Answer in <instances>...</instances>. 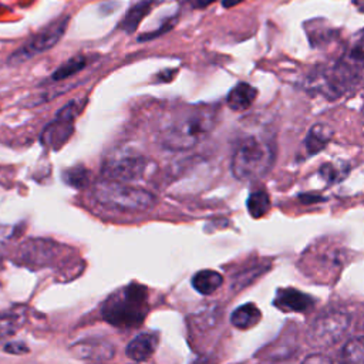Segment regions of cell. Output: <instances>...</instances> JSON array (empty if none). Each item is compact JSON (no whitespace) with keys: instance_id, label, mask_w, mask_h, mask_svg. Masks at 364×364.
Wrapping results in <instances>:
<instances>
[{"instance_id":"cell-1","label":"cell","mask_w":364,"mask_h":364,"mask_svg":"<svg viewBox=\"0 0 364 364\" xmlns=\"http://www.w3.org/2000/svg\"><path fill=\"white\" fill-rule=\"evenodd\" d=\"M213 107L196 105L178 112L162 132V145L172 151H186L198 145L215 127Z\"/></svg>"},{"instance_id":"cell-2","label":"cell","mask_w":364,"mask_h":364,"mask_svg":"<svg viewBox=\"0 0 364 364\" xmlns=\"http://www.w3.org/2000/svg\"><path fill=\"white\" fill-rule=\"evenodd\" d=\"M149 310L148 290L138 283H129L107 297L101 314L107 323L118 328H132L144 323Z\"/></svg>"},{"instance_id":"cell-3","label":"cell","mask_w":364,"mask_h":364,"mask_svg":"<svg viewBox=\"0 0 364 364\" xmlns=\"http://www.w3.org/2000/svg\"><path fill=\"white\" fill-rule=\"evenodd\" d=\"M274 162V145L269 136L249 135L240 141L232 156V173L240 181L264 176Z\"/></svg>"},{"instance_id":"cell-4","label":"cell","mask_w":364,"mask_h":364,"mask_svg":"<svg viewBox=\"0 0 364 364\" xmlns=\"http://www.w3.org/2000/svg\"><path fill=\"white\" fill-rule=\"evenodd\" d=\"M94 198L100 205L122 212H142L155 205L151 192L111 179H104L94 186Z\"/></svg>"},{"instance_id":"cell-5","label":"cell","mask_w":364,"mask_h":364,"mask_svg":"<svg viewBox=\"0 0 364 364\" xmlns=\"http://www.w3.org/2000/svg\"><path fill=\"white\" fill-rule=\"evenodd\" d=\"M70 17L68 16H60L50 24H47L44 28H41L37 34H34L27 43H24L18 50H16L9 57L10 65H18L30 58H33L37 54H41L51 47H54L60 38L64 36L67 26H68Z\"/></svg>"},{"instance_id":"cell-6","label":"cell","mask_w":364,"mask_h":364,"mask_svg":"<svg viewBox=\"0 0 364 364\" xmlns=\"http://www.w3.org/2000/svg\"><path fill=\"white\" fill-rule=\"evenodd\" d=\"M146 158L134 149H119L111 154L102 164L104 179L129 182L142 176Z\"/></svg>"},{"instance_id":"cell-7","label":"cell","mask_w":364,"mask_h":364,"mask_svg":"<svg viewBox=\"0 0 364 364\" xmlns=\"http://www.w3.org/2000/svg\"><path fill=\"white\" fill-rule=\"evenodd\" d=\"M81 111V105L77 101H70L63 107L55 118L44 128L40 135V141L44 146L51 149H58L63 146L74 132V119Z\"/></svg>"},{"instance_id":"cell-8","label":"cell","mask_w":364,"mask_h":364,"mask_svg":"<svg viewBox=\"0 0 364 364\" xmlns=\"http://www.w3.org/2000/svg\"><path fill=\"white\" fill-rule=\"evenodd\" d=\"M348 327V318L341 313H330L320 317L311 327L309 340L313 346H330L337 343Z\"/></svg>"},{"instance_id":"cell-9","label":"cell","mask_w":364,"mask_h":364,"mask_svg":"<svg viewBox=\"0 0 364 364\" xmlns=\"http://www.w3.org/2000/svg\"><path fill=\"white\" fill-rule=\"evenodd\" d=\"M337 68V80L341 78V81H347L364 70V31L353 38Z\"/></svg>"},{"instance_id":"cell-10","label":"cell","mask_w":364,"mask_h":364,"mask_svg":"<svg viewBox=\"0 0 364 364\" xmlns=\"http://www.w3.org/2000/svg\"><path fill=\"white\" fill-rule=\"evenodd\" d=\"M274 304L284 311H297V313H303L307 311L309 309L313 307L314 304V299H311L309 294L287 287V289H280L277 291V297L274 300Z\"/></svg>"},{"instance_id":"cell-11","label":"cell","mask_w":364,"mask_h":364,"mask_svg":"<svg viewBox=\"0 0 364 364\" xmlns=\"http://www.w3.org/2000/svg\"><path fill=\"white\" fill-rule=\"evenodd\" d=\"M156 346L158 340L154 334L141 333L128 343L125 353L134 361H145L155 353Z\"/></svg>"},{"instance_id":"cell-12","label":"cell","mask_w":364,"mask_h":364,"mask_svg":"<svg viewBox=\"0 0 364 364\" xmlns=\"http://www.w3.org/2000/svg\"><path fill=\"white\" fill-rule=\"evenodd\" d=\"M75 355L87 360H109L114 355V347L101 340H82L73 347Z\"/></svg>"},{"instance_id":"cell-13","label":"cell","mask_w":364,"mask_h":364,"mask_svg":"<svg viewBox=\"0 0 364 364\" xmlns=\"http://www.w3.org/2000/svg\"><path fill=\"white\" fill-rule=\"evenodd\" d=\"M256 97H257V90L255 87H252L247 82H239L228 94L226 102H228V107L233 111H245L253 104Z\"/></svg>"},{"instance_id":"cell-14","label":"cell","mask_w":364,"mask_h":364,"mask_svg":"<svg viewBox=\"0 0 364 364\" xmlns=\"http://www.w3.org/2000/svg\"><path fill=\"white\" fill-rule=\"evenodd\" d=\"M333 129L326 124H316L313 125L304 139V146L309 155H314L320 152L331 139Z\"/></svg>"},{"instance_id":"cell-15","label":"cell","mask_w":364,"mask_h":364,"mask_svg":"<svg viewBox=\"0 0 364 364\" xmlns=\"http://www.w3.org/2000/svg\"><path fill=\"white\" fill-rule=\"evenodd\" d=\"M222 283H223L222 274L218 273L216 270H210V269L199 270L192 277V287L198 293L205 294V296L216 291Z\"/></svg>"},{"instance_id":"cell-16","label":"cell","mask_w":364,"mask_h":364,"mask_svg":"<svg viewBox=\"0 0 364 364\" xmlns=\"http://www.w3.org/2000/svg\"><path fill=\"white\" fill-rule=\"evenodd\" d=\"M262 318V313L253 303H246L239 306L230 314V323L239 330H247L256 326Z\"/></svg>"},{"instance_id":"cell-17","label":"cell","mask_w":364,"mask_h":364,"mask_svg":"<svg viewBox=\"0 0 364 364\" xmlns=\"http://www.w3.org/2000/svg\"><path fill=\"white\" fill-rule=\"evenodd\" d=\"M151 9H152V0H142L136 3L127 11L122 21L119 23V28L124 30L125 33L135 31L139 23L142 21V18L151 11Z\"/></svg>"},{"instance_id":"cell-18","label":"cell","mask_w":364,"mask_h":364,"mask_svg":"<svg viewBox=\"0 0 364 364\" xmlns=\"http://www.w3.org/2000/svg\"><path fill=\"white\" fill-rule=\"evenodd\" d=\"M270 208V199L266 191L257 189L253 191L249 198H247V212L250 213L252 218L259 219L267 213Z\"/></svg>"},{"instance_id":"cell-19","label":"cell","mask_w":364,"mask_h":364,"mask_svg":"<svg viewBox=\"0 0 364 364\" xmlns=\"http://www.w3.org/2000/svg\"><path fill=\"white\" fill-rule=\"evenodd\" d=\"M87 65V58L84 55H75L70 60H67L64 64H61L51 75L53 81H61L65 80L78 71H81Z\"/></svg>"},{"instance_id":"cell-20","label":"cell","mask_w":364,"mask_h":364,"mask_svg":"<svg viewBox=\"0 0 364 364\" xmlns=\"http://www.w3.org/2000/svg\"><path fill=\"white\" fill-rule=\"evenodd\" d=\"M63 179L65 181L67 185L74 186V188H82L84 185H87V182L90 181V171L84 166H74V168H68L64 173H63Z\"/></svg>"},{"instance_id":"cell-21","label":"cell","mask_w":364,"mask_h":364,"mask_svg":"<svg viewBox=\"0 0 364 364\" xmlns=\"http://www.w3.org/2000/svg\"><path fill=\"white\" fill-rule=\"evenodd\" d=\"M343 358L353 363H364V337L348 341L343 348Z\"/></svg>"},{"instance_id":"cell-22","label":"cell","mask_w":364,"mask_h":364,"mask_svg":"<svg viewBox=\"0 0 364 364\" xmlns=\"http://www.w3.org/2000/svg\"><path fill=\"white\" fill-rule=\"evenodd\" d=\"M21 326V317L17 313H1L0 314V340L13 336Z\"/></svg>"},{"instance_id":"cell-23","label":"cell","mask_w":364,"mask_h":364,"mask_svg":"<svg viewBox=\"0 0 364 364\" xmlns=\"http://www.w3.org/2000/svg\"><path fill=\"white\" fill-rule=\"evenodd\" d=\"M4 350L10 354H26V353H28V347H26L23 343H9V344H6Z\"/></svg>"},{"instance_id":"cell-24","label":"cell","mask_w":364,"mask_h":364,"mask_svg":"<svg viewBox=\"0 0 364 364\" xmlns=\"http://www.w3.org/2000/svg\"><path fill=\"white\" fill-rule=\"evenodd\" d=\"M189 1H191L192 7H195V9H203V7L209 6L210 3H213L215 0H189Z\"/></svg>"},{"instance_id":"cell-25","label":"cell","mask_w":364,"mask_h":364,"mask_svg":"<svg viewBox=\"0 0 364 364\" xmlns=\"http://www.w3.org/2000/svg\"><path fill=\"white\" fill-rule=\"evenodd\" d=\"M240 1H243V0H222V6L229 9V7H233V6L239 4Z\"/></svg>"}]
</instances>
